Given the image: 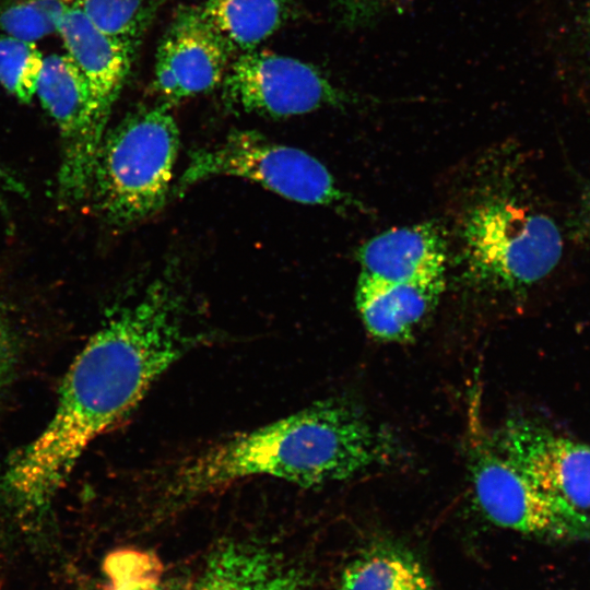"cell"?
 <instances>
[{"mask_svg":"<svg viewBox=\"0 0 590 590\" xmlns=\"http://www.w3.org/2000/svg\"><path fill=\"white\" fill-rule=\"evenodd\" d=\"M303 577L262 546L232 542L209 557L190 590H302Z\"/></svg>","mask_w":590,"mask_h":590,"instance_id":"obj_14","label":"cell"},{"mask_svg":"<svg viewBox=\"0 0 590 590\" xmlns=\"http://www.w3.org/2000/svg\"><path fill=\"white\" fill-rule=\"evenodd\" d=\"M36 95L62 139L60 191L71 201L81 199L90 192L108 119L98 109L84 74L69 55L52 54L44 58Z\"/></svg>","mask_w":590,"mask_h":590,"instance_id":"obj_8","label":"cell"},{"mask_svg":"<svg viewBox=\"0 0 590 590\" xmlns=\"http://www.w3.org/2000/svg\"><path fill=\"white\" fill-rule=\"evenodd\" d=\"M473 494L494 524L555 543H590V516L530 483L495 449L473 436L469 446Z\"/></svg>","mask_w":590,"mask_h":590,"instance_id":"obj_6","label":"cell"},{"mask_svg":"<svg viewBox=\"0 0 590 590\" xmlns=\"http://www.w3.org/2000/svg\"><path fill=\"white\" fill-rule=\"evenodd\" d=\"M586 210H587V214L590 219V189L586 196Z\"/></svg>","mask_w":590,"mask_h":590,"instance_id":"obj_24","label":"cell"},{"mask_svg":"<svg viewBox=\"0 0 590 590\" xmlns=\"http://www.w3.org/2000/svg\"><path fill=\"white\" fill-rule=\"evenodd\" d=\"M445 275L402 283L379 281L361 273L355 303L367 332L382 342H406L437 305Z\"/></svg>","mask_w":590,"mask_h":590,"instance_id":"obj_11","label":"cell"},{"mask_svg":"<svg viewBox=\"0 0 590 590\" xmlns=\"http://www.w3.org/2000/svg\"><path fill=\"white\" fill-rule=\"evenodd\" d=\"M391 455L386 433L357 405L331 398L186 459L163 489L167 498L184 502L253 476L312 487L353 479Z\"/></svg>","mask_w":590,"mask_h":590,"instance_id":"obj_2","label":"cell"},{"mask_svg":"<svg viewBox=\"0 0 590 590\" xmlns=\"http://www.w3.org/2000/svg\"><path fill=\"white\" fill-rule=\"evenodd\" d=\"M164 1L75 0V5L99 30L135 48Z\"/></svg>","mask_w":590,"mask_h":590,"instance_id":"obj_18","label":"cell"},{"mask_svg":"<svg viewBox=\"0 0 590 590\" xmlns=\"http://www.w3.org/2000/svg\"><path fill=\"white\" fill-rule=\"evenodd\" d=\"M179 150V129L170 106L162 103L129 114L105 133L90 192L113 224L130 225L165 204Z\"/></svg>","mask_w":590,"mask_h":590,"instance_id":"obj_3","label":"cell"},{"mask_svg":"<svg viewBox=\"0 0 590 590\" xmlns=\"http://www.w3.org/2000/svg\"><path fill=\"white\" fill-rule=\"evenodd\" d=\"M215 176L244 178L304 204L331 206L349 201L320 161L255 130H235L216 144L192 151L175 191L180 194Z\"/></svg>","mask_w":590,"mask_h":590,"instance_id":"obj_5","label":"cell"},{"mask_svg":"<svg viewBox=\"0 0 590 590\" xmlns=\"http://www.w3.org/2000/svg\"><path fill=\"white\" fill-rule=\"evenodd\" d=\"M461 238L468 275L482 287L514 294L548 276L564 247L550 215L506 191L491 193L468 209Z\"/></svg>","mask_w":590,"mask_h":590,"instance_id":"obj_4","label":"cell"},{"mask_svg":"<svg viewBox=\"0 0 590 590\" xmlns=\"http://www.w3.org/2000/svg\"><path fill=\"white\" fill-rule=\"evenodd\" d=\"M109 590H161L163 565L148 551L122 548L107 555L104 563Z\"/></svg>","mask_w":590,"mask_h":590,"instance_id":"obj_21","label":"cell"},{"mask_svg":"<svg viewBox=\"0 0 590 590\" xmlns=\"http://www.w3.org/2000/svg\"><path fill=\"white\" fill-rule=\"evenodd\" d=\"M542 25L552 67L590 94V0H544Z\"/></svg>","mask_w":590,"mask_h":590,"instance_id":"obj_15","label":"cell"},{"mask_svg":"<svg viewBox=\"0 0 590 590\" xmlns=\"http://www.w3.org/2000/svg\"><path fill=\"white\" fill-rule=\"evenodd\" d=\"M184 306L175 290L156 281L93 334L62 381L51 418L4 471L3 487L20 509L44 510L90 444L201 340Z\"/></svg>","mask_w":590,"mask_h":590,"instance_id":"obj_1","label":"cell"},{"mask_svg":"<svg viewBox=\"0 0 590 590\" xmlns=\"http://www.w3.org/2000/svg\"><path fill=\"white\" fill-rule=\"evenodd\" d=\"M229 50L196 5L175 12L156 51L154 90L170 105L222 83Z\"/></svg>","mask_w":590,"mask_h":590,"instance_id":"obj_10","label":"cell"},{"mask_svg":"<svg viewBox=\"0 0 590 590\" xmlns=\"http://www.w3.org/2000/svg\"><path fill=\"white\" fill-rule=\"evenodd\" d=\"M15 349L11 335L0 320V388L9 380L14 364Z\"/></svg>","mask_w":590,"mask_h":590,"instance_id":"obj_23","label":"cell"},{"mask_svg":"<svg viewBox=\"0 0 590 590\" xmlns=\"http://www.w3.org/2000/svg\"><path fill=\"white\" fill-rule=\"evenodd\" d=\"M75 0H0V30L36 42L57 32L61 17Z\"/></svg>","mask_w":590,"mask_h":590,"instance_id":"obj_19","label":"cell"},{"mask_svg":"<svg viewBox=\"0 0 590 590\" xmlns=\"http://www.w3.org/2000/svg\"><path fill=\"white\" fill-rule=\"evenodd\" d=\"M340 590H434L421 563L397 545L380 543L349 563Z\"/></svg>","mask_w":590,"mask_h":590,"instance_id":"obj_17","label":"cell"},{"mask_svg":"<svg viewBox=\"0 0 590 590\" xmlns=\"http://www.w3.org/2000/svg\"><path fill=\"white\" fill-rule=\"evenodd\" d=\"M413 0H337L339 23L355 31L376 24L391 13H402Z\"/></svg>","mask_w":590,"mask_h":590,"instance_id":"obj_22","label":"cell"},{"mask_svg":"<svg viewBox=\"0 0 590 590\" xmlns=\"http://www.w3.org/2000/svg\"><path fill=\"white\" fill-rule=\"evenodd\" d=\"M57 32L108 119L129 75L135 48L99 30L75 4L61 17Z\"/></svg>","mask_w":590,"mask_h":590,"instance_id":"obj_13","label":"cell"},{"mask_svg":"<svg viewBox=\"0 0 590 590\" xmlns=\"http://www.w3.org/2000/svg\"><path fill=\"white\" fill-rule=\"evenodd\" d=\"M221 84L227 105L271 118L303 115L322 107L344 108L363 101L358 94L334 84L311 63L256 49L239 54Z\"/></svg>","mask_w":590,"mask_h":590,"instance_id":"obj_7","label":"cell"},{"mask_svg":"<svg viewBox=\"0 0 590 590\" xmlns=\"http://www.w3.org/2000/svg\"><path fill=\"white\" fill-rule=\"evenodd\" d=\"M299 0H206L204 20L233 52L253 50L299 11Z\"/></svg>","mask_w":590,"mask_h":590,"instance_id":"obj_16","label":"cell"},{"mask_svg":"<svg viewBox=\"0 0 590 590\" xmlns=\"http://www.w3.org/2000/svg\"><path fill=\"white\" fill-rule=\"evenodd\" d=\"M447 243L434 222L386 231L358 250L362 274L402 283L445 275Z\"/></svg>","mask_w":590,"mask_h":590,"instance_id":"obj_12","label":"cell"},{"mask_svg":"<svg viewBox=\"0 0 590 590\" xmlns=\"http://www.w3.org/2000/svg\"><path fill=\"white\" fill-rule=\"evenodd\" d=\"M499 455L539 489L590 510V446L530 418H511L489 437Z\"/></svg>","mask_w":590,"mask_h":590,"instance_id":"obj_9","label":"cell"},{"mask_svg":"<svg viewBox=\"0 0 590 590\" xmlns=\"http://www.w3.org/2000/svg\"><path fill=\"white\" fill-rule=\"evenodd\" d=\"M44 67L35 42L0 35V84L22 103H31Z\"/></svg>","mask_w":590,"mask_h":590,"instance_id":"obj_20","label":"cell"}]
</instances>
